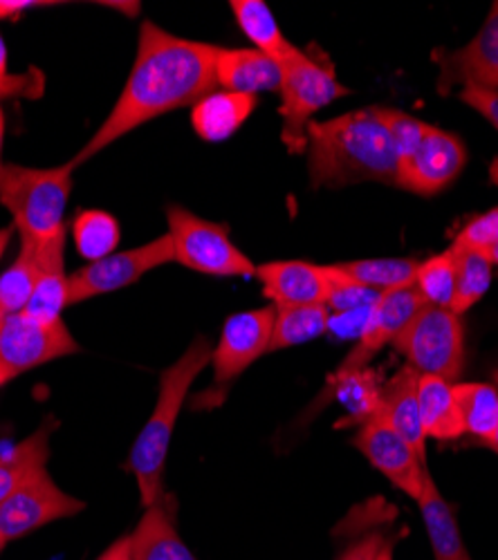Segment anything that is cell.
<instances>
[{
	"mask_svg": "<svg viewBox=\"0 0 498 560\" xmlns=\"http://www.w3.org/2000/svg\"><path fill=\"white\" fill-rule=\"evenodd\" d=\"M216 50L218 45L175 36L144 21L138 57L115 108L72 164H85L135 128L171 110L196 106L209 92L218 90L213 77Z\"/></svg>",
	"mask_w": 498,
	"mask_h": 560,
	"instance_id": "obj_1",
	"label": "cell"
},
{
	"mask_svg": "<svg viewBox=\"0 0 498 560\" xmlns=\"http://www.w3.org/2000/svg\"><path fill=\"white\" fill-rule=\"evenodd\" d=\"M312 189H344L359 182L397 186L399 160L378 108H361L308 126Z\"/></svg>",
	"mask_w": 498,
	"mask_h": 560,
	"instance_id": "obj_2",
	"label": "cell"
},
{
	"mask_svg": "<svg viewBox=\"0 0 498 560\" xmlns=\"http://www.w3.org/2000/svg\"><path fill=\"white\" fill-rule=\"evenodd\" d=\"M211 343L205 337L194 339L187 352L160 375L158 404L149 422L135 440L128 455V471L138 480L142 506L155 504L164 495V471L177 415L185 406L192 384L211 363Z\"/></svg>",
	"mask_w": 498,
	"mask_h": 560,
	"instance_id": "obj_3",
	"label": "cell"
},
{
	"mask_svg": "<svg viewBox=\"0 0 498 560\" xmlns=\"http://www.w3.org/2000/svg\"><path fill=\"white\" fill-rule=\"evenodd\" d=\"M74 168L72 162L55 168L5 164L0 177V205L10 211L21 243L40 247L68 231L66 207Z\"/></svg>",
	"mask_w": 498,
	"mask_h": 560,
	"instance_id": "obj_4",
	"label": "cell"
},
{
	"mask_svg": "<svg viewBox=\"0 0 498 560\" xmlns=\"http://www.w3.org/2000/svg\"><path fill=\"white\" fill-rule=\"evenodd\" d=\"M281 108L283 119L281 139L292 155L308 149V126L312 117L348 95V88L339 83L333 61L312 48V52L294 50L286 61H281Z\"/></svg>",
	"mask_w": 498,
	"mask_h": 560,
	"instance_id": "obj_5",
	"label": "cell"
},
{
	"mask_svg": "<svg viewBox=\"0 0 498 560\" xmlns=\"http://www.w3.org/2000/svg\"><path fill=\"white\" fill-rule=\"evenodd\" d=\"M393 348L420 375L440 377L454 384L465 363V330L461 316L447 307L425 305L402 332Z\"/></svg>",
	"mask_w": 498,
	"mask_h": 560,
	"instance_id": "obj_6",
	"label": "cell"
},
{
	"mask_svg": "<svg viewBox=\"0 0 498 560\" xmlns=\"http://www.w3.org/2000/svg\"><path fill=\"white\" fill-rule=\"evenodd\" d=\"M175 262L207 276H256L254 262L234 245L230 229L171 205L166 209Z\"/></svg>",
	"mask_w": 498,
	"mask_h": 560,
	"instance_id": "obj_7",
	"label": "cell"
},
{
	"mask_svg": "<svg viewBox=\"0 0 498 560\" xmlns=\"http://www.w3.org/2000/svg\"><path fill=\"white\" fill-rule=\"evenodd\" d=\"M81 348L61 320H38L12 314L0 323V388L25 372L77 354Z\"/></svg>",
	"mask_w": 498,
	"mask_h": 560,
	"instance_id": "obj_8",
	"label": "cell"
},
{
	"mask_svg": "<svg viewBox=\"0 0 498 560\" xmlns=\"http://www.w3.org/2000/svg\"><path fill=\"white\" fill-rule=\"evenodd\" d=\"M173 260H175V252H173L171 236L166 233V236H160L142 247L117 252L102 260L88 262L85 267L68 276V288H70L68 305H77L90 299L124 290L132 283H138L144 273Z\"/></svg>",
	"mask_w": 498,
	"mask_h": 560,
	"instance_id": "obj_9",
	"label": "cell"
},
{
	"mask_svg": "<svg viewBox=\"0 0 498 560\" xmlns=\"http://www.w3.org/2000/svg\"><path fill=\"white\" fill-rule=\"evenodd\" d=\"M277 307L267 305L250 312H241L224 320L218 346L211 352L213 363V386L222 399L243 372L269 350L271 328H275Z\"/></svg>",
	"mask_w": 498,
	"mask_h": 560,
	"instance_id": "obj_10",
	"label": "cell"
},
{
	"mask_svg": "<svg viewBox=\"0 0 498 560\" xmlns=\"http://www.w3.org/2000/svg\"><path fill=\"white\" fill-rule=\"evenodd\" d=\"M83 509V500L66 493L48 471H43L0 502V534L16 540L45 525L77 516Z\"/></svg>",
	"mask_w": 498,
	"mask_h": 560,
	"instance_id": "obj_11",
	"label": "cell"
},
{
	"mask_svg": "<svg viewBox=\"0 0 498 560\" xmlns=\"http://www.w3.org/2000/svg\"><path fill=\"white\" fill-rule=\"evenodd\" d=\"M352 444L367 455V459L391 485H395L414 500L420 498L429 466L382 415L373 417L367 424H361Z\"/></svg>",
	"mask_w": 498,
	"mask_h": 560,
	"instance_id": "obj_12",
	"label": "cell"
},
{
	"mask_svg": "<svg viewBox=\"0 0 498 560\" xmlns=\"http://www.w3.org/2000/svg\"><path fill=\"white\" fill-rule=\"evenodd\" d=\"M467 164V149L454 132L429 126L418 151L399 164L397 186L418 196H436L454 182Z\"/></svg>",
	"mask_w": 498,
	"mask_h": 560,
	"instance_id": "obj_13",
	"label": "cell"
},
{
	"mask_svg": "<svg viewBox=\"0 0 498 560\" xmlns=\"http://www.w3.org/2000/svg\"><path fill=\"white\" fill-rule=\"evenodd\" d=\"M438 92L444 97L456 85L498 90V3L491 5L478 34L461 50L436 52Z\"/></svg>",
	"mask_w": 498,
	"mask_h": 560,
	"instance_id": "obj_14",
	"label": "cell"
},
{
	"mask_svg": "<svg viewBox=\"0 0 498 560\" xmlns=\"http://www.w3.org/2000/svg\"><path fill=\"white\" fill-rule=\"evenodd\" d=\"M425 305L427 303L420 296L416 285L382 292L380 301L369 314L367 325L359 332L357 348L339 363L333 377H341V375H348V372L364 370L382 348L395 341V337L402 332L404 325L409 323Z\"/></svg>",
	"mask_w": 498,
	"mask_h": 560,
	"instance_id": "obj_15",
	"label": "cell"
},
{
	"mask_svg": "<svg viewBox=\"0 0 498 560\" xmlns=\"http://www.w3.org/2000/svg\"><path fill=\"white\" fill-rule=\"evenodd\" d=\"M265 299L275 307L326 305L331 292V267L305 260H275L256 267Z\"/></svg>",
	"mask_w": 498,
	"mask_h": 560,
	"instance_id": "obj_16",
	"label": "cell"
},
{
	"mask_svg": "<svg viewBox=\"0 0 498 560\" xmlns=\"http://www.w3.org/2000/svg\"><path fill=\"white\" fill-rule=\"evenodd\" d=\"M213 77L218 90L256 97L260 92L281 88V63L256 48H220L218 45Z\"/></svg>",
	"mask_w": 498,
	"mask_h": 560,
	"instance_id": "obj_17",
	"label": "cell"
},
{
	"mask_svg": "<svg viewBox=\"0 0 498 560\" xmlns=\"http://www.w3.org/2000/svg\"><path fill=\"white\" fill-rule=\"evenodd\" d=\"M418 382H420V372H416L412 365L399 368L395 375L382 386L380 415L406 442L412 444L416 455L427 464V451H425L427 435H425L422 417H420Z\"/></svg>",
	"mask_w": 498,
	"mask_h": 560,
	"instance_id": "obj_18",
	"label": "cell"
},
{
	"mask_svg": "<svg viewBox=\"0 0 498 560\" xmlns=\"http://www.w3.org/2000/svg\"><path fill=\"white\" fill-rule=\"evenodd\" d=\"M66 238L68 231L55 241L38 247V280L23 314L38 320H61L68 307V273H66Z\"/></svg>",
	"mask_w": 498,
	"mask_h": 560,
	"instance_id": "obj_19",
	"label": "cell"
},
{
	"mask_svg": "<svg viewBox=\"0 0 498 560\" xmlns=\"http://www.w3.org/2000/svg\"><path fill=\"white\" fill-rule=\"evenodd\" d=\"M128 547L130 560H196L175 529L173 511L164 495L147 506L138 527L128 534Z\"/></svg>",
	"mask_w": 498,
	"mask_h": 560,
	"instance_id": "obj_20",
	"label": "cell"
},
{
	"mask_svg": "<svg viewBox=\"0 0 498 560\" xmlns=\"http://www.w3.org/2000/svg\"><path fill=\"white\" fill-rule=\"evenodd\" d=\"M59 429L57 417H45V422L10 451L0 453V502L10 498L19 487L34 476L48 471L50 440Z\"/></svg>",
	"mask_w": 498,
	"mask_h": 560,
	"instance_id": "obj_21",
	"label": "cell"
},
{
	"mask_svg": "<svg viewBox=\"0 0 498 560\" xmlns=\"http://www.w3.org/2000/svg\"><path fill=\"white\" fill-rule=\"evenodd\" d=\"M258 97L236 95V92L213 90L192 110V126L205 142L230 139L254 113Z\"/></svg>",
	"mask_w": 498,
	"mask_h": 560,
	"instance_id": "obj_22",
	"label": "cell"
},
{
	"mask_svg": "<svg viewBox=\"0 0 498 560\" xmlns=\"http://www.w3.org/2000/svg\"><path fill=\"white\" fill-rule=\"evenodd\" d=\"M416 502L420 506L436 560H472V556L461 538L454 506H451L442 498L431 474H427L425 489Z\"/></svg>",
	"mask_w": 498,
	"mask_h": 560,
	"instance_id": "obj_23",
	"label": "cell"
},
{
	"mask_svg": "<svg viewBox=\"0 0 498 560\" xmlns=\"http://www.w3.org/2000/svg\"><path fill=\"white\" fill-rule=\"evenodd\" d=\"M418 401L427 438L438 442H454L465 435L461 410L454 397V384L440 377L420 375Z\"/></svg>",
	"mask_w": 498,
	"mask_h": 560,
	"instance_id": "obj_24",
	"label": "cell"
},
{
	"mask_svg": "<svg viewBox=\"0 0 498 560\" xmlns=\"http://www.w3.org/2000/svg\"><path fill=\"white\" fill-rule=\"evenodd\" d=\"M230 8L234 12L243 34L254 43V48L260 50L263 55L281 63L297 50V45H292L283 36L275 14H271V10L267 8V3H263V0H232Z\"/></svg>",
	"mask_w": 498,
	"mask_h": 560,
	"instance_id": "obj_25",
	"label": "cell"
},
{
	"mask_svg": "<svg viewBox=\"0 0 498 560\" xmlns=\"http://www.w3.org/2000/svg\"><path fill=\"white\" fill-rule=\"evenodd\" d=\"M331 310L326 305H299L277 307L275 328H271L269 350H288L308 343L331 330Z\"/></svg>",
	"mask_w": 498,
	"mask_h": 560,
	"instance_id": "obj_26",
	"label": "cell"
},
{
	"mask_svg": "<svg viewBox=\"0 0 498 560\" xmlns=\"http://www.w3.org/2000/svg\"><path fill=\"white\" fill-rule=\"evenodd\" d=\"M341 276L375 292H391L416 285L420 262L416 258H369L333 265Z\"/></svg>",
	"mask_w": 498,
	"mask_h": 560,
	"instance_id": "obj_27",
	"label": "cell"
},
{
	"mask_svg": "<svg viewBox=\"0 0 498 560\" xmlns=\"http://www.w3.org/2000/svg\"><path fill=\"white\" fill-rule=\"evenodd\" d=\"M454 397L467 435L489 442L498 431V388L491 384H454Z\"/></svg>",
	"mask_w": 498,
	"mask_h": 560,
	"instance_id": "obj_28",
	"label": "cell"
},
{
	"mask_svg": "<svg viewBox=\"0 0 498 560\" xmlns=\"http://www.w3.org/2000/svg\"><path fill=\"white\" fill-rule=\"evenodd\" d=\"M72 238L79 256L95 262L115 254L121 241V229L115 215L100 209H85L72 220Z\"/></svg>",
	"mask_w": 498,
	"mask_h": 560,
	"instance_id": "obj_29",
	"label": "cell"
},
{
	"mask_svg": "<svg viewBox=\"0 0 498 560\" xmlns=\"http://www.w3.org/2000/svg\"><path fill=\"white\" fill-rule=\"evenodd\" d=\"M382 380L380 372L357 370L348 375L333 377L331 390L350 408V422L346 424H367L382 410Z\"/></svg>",
	"mask_w": 498,
	"mask_h": 560,
	"instance_id": "obj_30",
	"label": "cell"
},
{
	"mask_svg": "<svg viewBox=\"0 0 498 560\" xmlns=\"http://www.w3.org/2000/svg\"><path fill=\"white\" fill-rule=\"evenodd\" d=\"M456 252V288L449 310L454 314H465L472 310L491 285V262L480 249L451 245Z\"/></svg>",
	"mask_w": 498,
	"mask_h": 560,
	"instance_id": "obj_31",
	"label": "cell"
},
{
	"mask_svg": "<svg viewBox=\"0 0 498 560\" xmlns=\"http://www.w3.org/2000/svg\"><path fill=\"white\" fill-rule=\"evenodd\" d=\"M38 280V247L21 243L19 258L0 276V316L25 312Z\"/></svg>",
	"mask_w": 498,
	"mask_h": 560,
	"instance_id": "obj_32",
	"label": "cell"
},
{
	"mask_svg": "<svg viewBox=\"0 0 498 560\" xmlns=\"http://www.w3.org/2000/svg\"><path fill=\"white\" fill-rule=\"evenodd\" d=\"M416 288L427 305L449 310L451 299H454V288H456V252H454V247H449L447 252L420 262L418 273H416Z\"/></svg>",
	"mask_w": 498,
	"mask_h": 560,
	"instance_id": "obj_33",
	"label": "cell"
},
{
	"mask_svg": "<svg viewBox=\"0 0 498 560\" xmlns=\"http://www.w3.org/2000/svg\"><path fill=\"white\" fill-rule=\"evenodd\" d=\"M331 267V292L326 299V307L333 312H339L341 316L348 314H364L375 307L382 292H375L367 285H359L355 280L341 276L333 265Z\"/></svg>",
	"mask_w": 498,
	"mask_h": 560,
	"instance_id": "obj_34",
	"label": "cell"
},
{
	"mask_svg": "<svg viewBox=\"0 0 498 560\" xmlns=\"http://www.w3.org/2000/svg\"><path fill=\"white\" fill-rule=\"evenodd\" d=\"M380 115L389 128L393 147L397 151V160L402 164L418 151L420 142L429 130V124H425L412 115H406L402 110H393V108H380Z\"/></svg>",
	"mask_w": 498,
	"mask_h": 560,
	"instance_id": "obj_35",
	"label": "cell"
},
{
	"mask_svg": "<svg viewBox=\"0 0 498 560\" xmlns=\"http://www.w3.org/2000/svg\"><path fill=\"white\" fill-rule=\"evenodd\" d=\"M45 92V74L27 68L21 74H0V106L8 100H40Z\"/></svg>",
	"mask_w": 498,
	"mask_h": 560,
	"instance_id": "obj_36",
	"label": "cell"
},
{
	"mask_svg": "<svg viewBox=\"0 0 498 560\" xmlns=\"http://www.w3.org/2000/svg\"><path fill=\"white\" fill-rule=\"evenodd\" d=\"M498 243V207L489 209L487 213L474 218L463 226L454 245L470 247V249H487Z\"/></svg>",
	"mask_w": 498,
	"mask_h": 560,
	"instance_id": "obj_37",
	"label": "cell"
},
{
	"mask_svg": "<svg viewBox=\"0 0 498 560\" xmlns=\"http://www.w3.org/2000/svg\"><path fill=\"white\" fill-rule=\"evenodd\" d=\"M461 102L483 115L498 130V90L467 85L461 92Z\"/></svg>",
	"mask_w": 498,
	"mask_h": 560,
	"instance_id": "obj_38",
	"label": "cell"
},
{
	"mask_svg": "<svg viewBox=\"0 0 498 560\" xmlns=\"http://www.w3.org/2000/svg\"><path fill=\"white\" fill-rule=\"evenodd\" d=\"M389 540L384 538L382 532H373L364 538H359L357 542H352L337 560H375L380 549L386 545Z\"/></svg>",
	"mask_w": 498,
	"mask_h": 560,
	"instance_id": "obj_39",
	"label": "cell"
},
{
	"mask_svg": "<svg viewBox=\"0 0 498 560\" xmlns=\"http://www.w3.org/2000/svg\"><path fill=\"white\" fill-rule=\"evenodd\" d=\"M50 0H0V19H16L27 10L50 8Z\"/></svg>",
	"mask_w": 498,
	"mask_h": 560,
	"instance_id": "obj_40",
	"label": "cell"
},
{
	"mask_svg": "<svg viewBox=\"0 0 498 560\" xmlns=\"http://www.w3.org/2000/svg\"><path fill=\"white\" fill-rule=\"evenodd\" d=\"M97 560H130V547H128V536L117 538Z\"/></svg>",
	"mask_w": 498,
	"mask_h": 560,
	"instance_id": "obj_41",
	"label": "cell"
},
{
	"mask_svg": "<svg viewBox=\"0 0 498 560\" xmlns=\"http://www.w3.org/2000/svg\"><path fill=\"white\" fill-rule=\"evenodd\" d=\"M12 236H14V226H12V224L0 229V260H3V256H5V252H8V247H10V243H12Z\"/></svg>",
	"mask_w": 498,
	"mask_h": 560,
	"instance_id": "obj_42",
	"label": "cell"
},
{
	"mask_svg": "<svg viewBox=\"0 0 498 560\" xmlns=\"http://www.w3.org/2000/svg\"><path fill=\"white\" fill-rule=\"evenodd\" d=\"M3 144H5V115H3V106H0V177H3V171H5Z\"/></svg>",
	"mask_w": 498,
	"mask_h": 560,
	"instance_id": "obj_43",
	"label": "cell"
},
{
	"mask_svg": "<svg viewBox=\"0 0 498 560\" xmlns=\"http://www.w3.org/2000/svg\"><path fill=\"white\" fill-rule=\"evenodd\" d=\"M0 74H8V45L3 34H0Z\"/></svg>",
	"mask_w": 498,
	"mask_h": 560,
	"instance_id": "obj_44",
	"label": "cell"
},
{
	"mask_svg": "<svg viewBox=\"0 0 498 560\" xmlns=\"http://www.w3.org/2000/svg\"><path fill=\"white\" fill-rule=\"evenodd\" d=\"M375 560H393V542H391V540L380 549V553H378Z\"/></svg>",
	"mask_w": 498,
	"mask_h": 560,
	"instance_id": "obj_45",
	"label": "cell"
},
{
	"mask_svg": "<svg viewBox=\"0 0 498 560\" xmlns=\"http://www.w3.org/2000/svg\"><path fill=\"white\" fill-rule=\"evenodd\" d=\"M483 252H485V256L489 258L491 265H498V243L491 245V247H487V249H483Z\"/></svg>",
	"mask_w": 498,
	"mask_h": 560,
	"instance_id": "obj_46",
	"label": "cell"
},
{
	"mask_svg": "<svg viewBox=\"0 0 498 560\" xmlns=\"http://www.w3.org/2000/svg\"><path fill=\"white\" fill-rule=\"evenodd\" d=\"M485 444H487L494 453H498V431H496V433H494V438H491L489 442H485Z\"/></svg>",
	"mask_w": 498,
	"mask_h": 560,
	"instance_id": "obj_47",
	"label": "cell"
},
{
	"mask_svg": "<svg viewBox=\"0 0 498 560\" xmlns=\"http://www.w3.org/2000/svg\"><path fill=\"white\" fill-rule=\"evenodd\" d=\"M8 542H10V540H8V538H5V536H3V534H0V553H3V551H5V547H8Z\"/></svg>",
	"mask_w": 498,
	"mask_h": 560,
	"instance_id": "obj_48",
	"label": "cell"
},
{
	"mask_svg": "<svg viewBox=\"0 0 498 560\" xmlns=\"http://www.w3.org/2000/svg\"><path fill=\"white\" fill-rule=\"evenodd\" d=\"M494 382H496V388H498V370L494 372Z\"/></svg>",
	"mask_w": 498,
	"mask_h": 560,
	"instance_id": "obj_49",
	"label": "cell"
},
{
	"mask_svg": "<svg viewBox=\"0 0 498 560\" xmlns=\"http://www.w3.org/2000/svg\"><path fill=\"white\" fill-rule=\"evenodd\" d=\"M3 318H5V316H0V323H3Z\"/></svg>",
	"mask_w": 498,
	"mask_h": 560,
	"instance_id": "obj_50",
	"label": "cell"
}]
</instances>
